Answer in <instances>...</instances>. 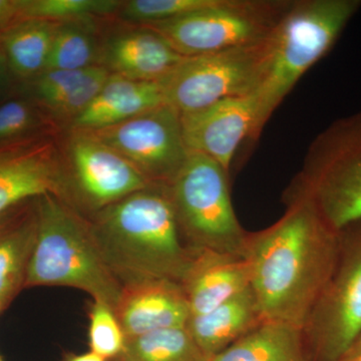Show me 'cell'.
<instances>
[{
  "label": "cell",
  "mask_w": 361,
  "mask_h": 361,
  "mask_svg": "<svg viewBox=\"0 0 361 361\" xmlns=\"http://www.w3.org/2000/svg\"><path fill=\"white\" fill-rule=\"evenodd\" d=\"M284 198V215L248 235L245 259L263 320L302 329L334 273L341 239L310 202Z\"/></svg>",
  "instance_id": "6da1fadb"
},
{
  "label": "cell",
  "mask_w": 361,
  "mask_h": 361,
  "mask_svg": "<svg viewBox=\"0 0 361 361\" xmlns=\"http://www.w3.org/2000/svg\"><path fill=\"white\" fill-rule=\"evenodd\" d=\"M90 227L122 286L149 279L182 285L197 254L180 233L166 188L151 187L106 207Z\"/></svg>",
  "instance_id": "7a4b0ae2"
},
{
  "label": "cell",
  "mask_w": 361,
  "mask_h": 361,
  "mask_svg": "<svg viewBox=\"0 0 361 361\" xmlns=\"http://www.w3.org/2000/svg\"><path fill=\"white\" fill-rule=\"evenodd\" d=\"M361 0H293L275 28L262 82L252 96L255 103L250 141L259 135L303 75L331 49Z\"/></svg>",
  "instance_id": "3957f363"
},
{
  "label": "cell",
  "mask_w": 361,
  "mask_h": 361,
  "mask_svg": "<svg viewBox=\"0 0 361 361\" xmlns=\"http://www.w3.org/2000/svg\"><path fill=\"white\" fill-rule=\"evenodd\" d=\"M37 286L80 289L114 310L123 288L102 256L90 223L54 194L37 198V241L25 288Z\"/></svg>",
  "instance_id": "277c9868"
},
{
  "label": "cell",
  "mask_w": 361,
  "mask_h": 361,
  "mask_svg": "<svg viewBox=\"0 0 361 361\" xmlns=\"http://www.w3.org/2000/svg\"><path fill=\"white\" fill-rule=\"evenodd\" d=\"M286 196L310 202L338 234L361 222V110L317 135Z\"/></svg>",
  "instance_id": "5b68a950"
},
{
  "label": "cell",
  "mask_w": 361,
  "mask_h": 361,
  "mask_svg": "<svg viewBox=\"0 0 361 361\" xmlns=\"http://www.w3.org/2000/svg\"><path fill=\"white\" fill-rule=\"evenodd\" d=\"M227 175L213 159L190 151L184 167L166 190L190 248L245 258L249 233L237 219Z\"/></svg>",
  "instance_id": "8992f818"
},
{
  "label": "cell",
  "mask_w": 361,
  "mask_h": 361,
  "mask_svg": "<svg viewBox=\"0 0 361 361\" xmlns=\"http://www.w3.org/2000/svg\"><path fill=\"white\" fill-rule=\"evenodd\" d=\"M293 0H216L172 20L144 25L184 58L257 44L269 37Z\"/></svg>",
  "instance_id": "52a82bcc"
},
{
  "label": "cell",
  "mask_w": 361,
  "mask_h": 361,
  "mask_svg": "<svg viewBox=\"0 0 361 361\" xmlns=\"http://www.w3.org/2000/svg\"><path fill=\"white\" fill-rule=\"evenodd\" d=\"M272 35L257 44L185 58L159 80L165 104L180 115L228 97L251 96L262 82Z\"/></svg>",
  "instance_id": "ba28073f"
},
{
  "label": "cell",
  "mask_w": 361,
  "mask_h": 361,
  "mask_svg": "<svg viewBox=\"0 0 361 361\" xmlns=\"http://www.w3.org/2000/svg\"><path fill=\"white\" fill-rule=\"evenodd\" d=\"M341 233L338 260L302 327L306 353L339 361L361 334V222ZM345 230V231H346Z\"/></svg>",
  "instance_id": "9c48e42d"
},
{
  "label": "cell",
  "mask_w": 361,
  "mask_h": 361,
  "mask_svg": "<svg viewBox=\"0 0 361 361\" xmlns=\"http://www.w3.org/2000/svg\"><path fill=\"white\" fill-rule=\"evenodd\" d=\"M85 132L118 152L156 187H168L189 156L180 113L168 104Z\"/></svg>",
  "instance_id": "30bf717a"
},
{
  "label": "cell",
  "mask_w": 361,
  "mask_h": 361,
  "mask_svg": "<svg viewBox=\"0 0 361 361\" xmlns=\"http://www.w3.org/2000/svg\"><path fill=\"white\" fill-rule=\"evenodd\" d=\"M70 151L78 192L97 210L156 187L118 152L85 130H78L71 139Z\"/></svg>",
  "instance_id": "8fae6325"
},
{
  "label": "cell",
  "mask_w": 361,
  "mask_h": 361,
  "mask_svg": "<svg viewBox=\"0 0 361 361\" xmlns=\"http://www.w3.org/2000/svg\"><path fill=\"white\" fill-rule=\"evenodd\" d=\"M255 115L253 96L228 97L202 110L180 114L188 149L203 154L226 171L240 145L249 140Z\"/></svg>",
  "instance_id": "7c38bea8"
},
{
  "label": "cell",
  "mask_w": 361,
  "mask_h": 361,
  "mask_svg": "<svg viewBox=\"0 0 361 361\" xmlns=\"http://www.w3.org/2000/svg\"><path fill=\"white\" fill-rule=\"evenodd\" d=\"M63 176L54 148L42 139L0 148V215L47 194L61 196Z\"/></svg>",
  "instance_id": "4fadbf2b"
},
{
  "label": "cell",
  "mask_w": 361,
  "mask_h": 361,
  "mask_svg": "<svg viewBox=\"0 0 361 361\" xmlns=\"http://www.w3.org/2000/svg\"><path fill=\"white\" fill-rule=\"evenodd\" d=\"M114 311L126 339L186 326L191 316L180 285L161 279L123 285Z\"/></svg>",
  "instance_id": "5bb4252c"
},
{
  "label": "cell",
  "mask_w": 361,
  "mask_h": 361,
  "mask_svg": "<svg viewBox=\"0 0 361 361\" xmlns=\"http://www.w3.org/2000/svg\"><path fill=\"white\" fill-rule=\"evenodd\" d=\"M180 286L191 316L205 314L250 288L248 263L245 258L197 252Z\"/></svg>",
  "instance_id": "9a60e30c"
},
{
  "label": "cell",
  "mask_w": 361,
  "mask_h": 361,
  "mask_svg": "<svg viewBox=\"0 0 361 361\" xmlns=\"http://www.w3.org/2000/svg\"><path fill=\"white\" fill-rule=\"evenodd\" d=\"M37 235V198L0 215V313L25 288Z\"/></svg>",
  "instance_id": "2e32d148"
},
{
  "label": "cell",
  "mask_w": 361,
  "mask_h": 361,
  "mask_svg": "<svg viewBox=\"0 0 361 361\" xmlns=\"http://www.w3.org/2000/svg\"><path fill=\"white\" fill-rule=\"evenodd\" d=\"M165 104L159 82L133 80L111 73L101 92L73 125L80 130L101 129L129 120Z\"/></svg>",
  "instance_id": "e0dca14e"
},
{
  "label": "cell",
  "mask_w": 361,
  "mask_h": 361,
  "mask_svg": "<svg viewBox=\"0 0 361 361\" xmlns=\"http://www.w3.org/2000/svg\"><path fill=\"white\" fill-rule=\"evenodd\" d=\"M184 59L149 30L118 35L106 49V63L114 75L141 82H159Z\"/></svg>",
  "instance_id": "ac0fdd59"
},
{
  "label": "cell",
  "mask_w": 361,
  "mask_h": 361,
  "mask_svg": "<svg viewBox=\"0 0 361 361\" xmlns=\"http://www.w3.org/2000/svg\"><path fill=\"white\" fill-rule=\"evenodd\" d=\"M263 322L250 287L210 312L190 316L186 327L199 348L212 360Z\"/></svg>",
  "instance_id": "d6986e66"
},
{
  "label": "cell",
  "mask_w": 361,
  "mask_h": 361,
  "mask_svg": "<svg viewBox=\"0 0 361 361\" xmlns=\"http://www.w3.org/2000/svg\"><path fill=\"white\" fill-rule=\"evenodd\" d=\"M58 25L23 18L0 32V49L16 80L30 82L45 70Z\"/></svg>",
  "instance_id": "ffe728a7"
},
{
  "label": "cell",
  "mask_w": 361,
  "mask_h": 361,
  "mask_svg": "<svg viewBox=\"0 0 361 361\" xmlns=\"http://www.w3.org/2000/svg\"><path fill=\"white\" fill-rule=\"evenodd\" d=\"M211 361H308L302 329L263 322Z\"/></svg>",
  "instance_id": "44dd1931"
},
{
  "label": "cell",
  "mask_w": 361,
  "mask_h": 361,
  "mask_svg": "<svg viewBox=\"0 0 361 361\" xmlns=\"http://www.w3.org/2000/svg\"><path fill=\"white\" fill-rule=\"evenodd\" d=\"M118 361H211L186 326L149 332L126 339Z\"/></svg>",
  "instance_id": "7402d4cb"
},
{
  "label": "cell",
  "mask_w": 361,
  "mask_h": 361,
  "mask_svg": "<svg viewBox=\"0 0 361 361\" xmlns=\"http://www.w3.org/2000/svg\"><path fill=\"white\" fill-rule=\"evenodd\" d=\"M96 42L89 30L77 23L59 25L45 70H82L92 66Z\"/></svg>",
  "instance_id": "603a6c76"
},
{
  "label": "cell",
  "mask_w": 361,
  "mask_h": 361,
  "mask_svg": "<svg viewBox=\"0 0 361 361\" xmlns=\"http://www.w3.org/2000/svg\"><path fill=\"white\" fill-rule=\"evenodd\" d=\"M39 106L32 97H7L0 103V148L42 139Z\"/></svg>",
  "instance_id": "cb8c5ba5"
},
{
  "label": "cell",
  "mask_w": 361,
  "mask_h": 361,
  "mask_svg": "<svg viewBox=\"0 0 361 361\" xmlns=\"http://www.w3.org/2000/svg\"><path fill=\"white\" fill-rule=\"evenodd\" d=\"M121 2L115 0H20L18 18L59 20L113 13Z\"/></svg>",
  "instance_id": "d4e9b609"
},
{
  "label": "cell",
  "mask_w": 361,
  "mask_h": 361,
  "mask_svg": "<svg viewBox=\"0 0 361 361\" xmlns=\"http://www.w3.org/2000/svg\"><path fill=\"white\" fill-rule=\"evenodd\" d=\"M90 348L104 360L118 358L125 348L126 336L115 311L108 304L94 301L90 312Z\"/></svg>",
  "instance_id": "484cf974"
},
{
  "label": "cell",
  "mask_w": 361,
  "mask_h": 361,
  "mask_svg": "<svg viewBox=\"0 0 361 361\" xmlns=\"http://www.w3.org/2000/svg\"><path fill=\"white\" fill-rule=\"evenodd\" d=\"M216 0H132L123 6L126 20L144 25L172 20L212 6Z\"/></svg>",
  "instance_id": "4316f807"
},
{
  "label": "cell",
  "mask_w": 361,
  "mask_h": 361,
  "mask_svg": "<svg viewBox=\"0 0 361 361\" xmlns=\"http://www.w3.org/2000/svg\"><path fill=\"white\" fill-rule=\"evenodd\" d=\"M110 75L108 68L99 66H92L87 77L49 111L58 115L77 118L94 101Z\"/></svg>",
  "instance_id": "83f0119b"
},
{
  "label": "cell",
  "mask_w": 361,
  "mask_h": 361,
  "mask_svg": "<svg viewBox=\"0 0 361 361\" xmlns=\"http://www.w3.org/2000/svg\"><path fill=\"white\" fill-rule=\"evenodd\" d=\"M18 6L20 0H0V32L20 20Z\"/></svg>",
  "instance_id": "f1b7e54d"
},
{
  "label": "cell",
  "mask_w": 361,
  "mask_h": 361,
  "mask_svg": "<svg viewBox=\"0 0 361 361\" xmlns=\"http://www.w3.org/2000/svg\"><path fill=\"white\" fill-rule=\"evenodd\" d=\"M13 78V73L9 70L8 65H7L6 59L4 58L1 49H0V97L2 96L4 90L7 89Z\"/></svg>",
  "instance_id": "f546056e"
},
{
  "label": "cell",
  "mask_w": 361,
  "mask_h": 361,
  "mask_svg": "<svg viewBox=\"0 0 361 361\" xmlns=\"http://www.w3.org/2000/svg\"><path fill=\"white\" fill-rule=\"evenodd\" d=\"M63 361H106L104 360L103 357L96 355V353H82V355H73V353H70V355H66L65 358H63Z\"/></svg>",
  "instance_id": "4dcf8cb0"
},
{
  "label": "cell",
  "mask_w": 361,
  "mask_h": 361,
  "mask_svg": "<svg viewBox=\"0 0 361 361\" xmlns=\"http://www.w3.org/2000/svg\"><path fill=\"white\" fill-rule=\"evenodd\" d=\"M358 355H361V334L358 336V338L356 339L350 349H349L348 353L344 355L343 358L353 357V356Z\"/></svg>",
  "instance_id": "1f68e13d"
},
{
  "label": "cell",
  "mask_w": 361,
  "mask_h": 361,
  "mask_svg": "<svg viewBox=\"0 0 361 361\" xmlns=\"http://www.w3.org/2000/svg\"><path fill=\"white\" fill-rule=\"evenodd\" d=\"M339 361H361V355L353 356V357L342 358Z\"/></svg>",
  "instance_id": "d6a6232c"
},
{
  "label": "cell",
  "mask_w": 361,
  "mask_h": 361,
  "mask_svg": "<svg viewBox=\"0 0 361 361\" xmlns=\"http://www.w3.org/2000/svg\"><path fill=\"white\" fill-rule=\"evenodd\" d=\"M0 361H4V360H2L1 356H0Z\"/></svg>",
  "instance_id": "836d02e7"
}]
</instances>
